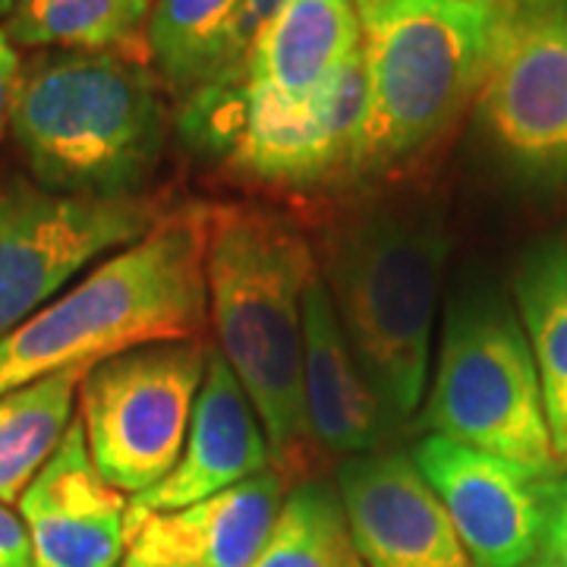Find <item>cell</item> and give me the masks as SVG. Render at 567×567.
Segmentation results:
<instances>
[{"instance_id":"8","label":"cell","mask_w":567,"mask_h":567,"mask_svg":"<svg viewBox=\"0 0 567 567\" xmlns=\"http://www.w3.org/2000/svg\"><path fill=\"white\" fill-rule=\"evenodd\" d=\"M212 347L158 341L92 365L80 385V423L92 464L123 495L158 486L181 461Z\"/></svg>"},{"instance_id":"12","label":"cell","mask_w":567,"mask_h":567,"mask_svg":"<svg viewBox=\"0 0 567 567\" xmlns=\"http://www.w3.org/2000/svg\"><path fill=\"white\" fill-rule=\"evenodd\" d=\"M334 486L363 567H476L406 451L341 461Z\"/></svg>"},{"instance_id":"10","label":"cell","mask_w":567,"mask_h":567,"mask_svg":"<svg viewBox=\"0 0 567 567\" xmlns=\"http://www.w3.org/2000/svg\"><path fill=\"white\" fill-rule=\"evenodd\" d=\"M473 121L527 183H567V0H498Z\"/></svg>"},{"instance_id":"9","label":"cell","mask_w":567,"mask_h":567,"mask_svg":"<svg viewBox=\"0 0 567 567\" xmlns=\"http://www.w3.org/2000/svg\"><path fill=\"white\" fill-rule=\"evenodd\" d=\"M174 208L158 196L85 199L0 183V341L61 297L85 268L142 240Z\"/></svg>"},{"instance_id":"7","label":"cell","mask_w":567,"mask_h":567,"mask_svg":"<svg viewBox=\"0 0 567 567\" xmlns=\"http://www.w3.org/2000/svg\"><path fill=\"white\" fill-rule=\"evenodd\" d=\"M363 117L365 66L360 54L303 99L240 80L208 82L183 104L181 133L199 152L221 155L246 181L306 189L353 177Z\"/></svg>"},{"instance_id":"17","label":"cell","mask_w":567,"mask_h":567,"mask_svg":"<svg viewBox=\"0 0 567 567\" xmlns=\"http://www.w3.org/2000/svg\"><path fill=\"white\" fill-rule=\"evenodd\" d=\"M360 54L363 29L353 0H284L240 63L218 80H240L287 99H303Z\"/></svg>"},{"instance_id":"25","label":"cell","mask_w":567,"mask_h":567,"mask_svg":"<svg viewBox=\"0 0 567 567\" xmlns=\"http://www.w3.org/2000/svg\"><path fill=\"white\" fill-rule=\"evenodd\" d=\"M0 567H32V543L20 511L0 502Z\"/></svg>"},{"instance_id":"18","label":"cell","mask_w":567,"mask_h":567,"mask_svg":"<svg viewBox=\"0 0 567 567\" xmlns=\"http://www.w3.org/2000/svg\"><path fill=\"white\" fill-rule=\"evenodd\" d=\"M514 303L539 372L555 454L567 466V237L536 246L520 262Z\"/></svg>"},{"instance_id":"28","label":"cell","mask_w":567,"mask_h":567,"mask_svg":"<svg viewBox=\"0 0 567 567\" xmlns=\"http://www.w3.org/2000/svg\"><path fill=\"white\" fill-rule=\"evenodd\" d=\"M347 567H363V565H360V558H353V561H350V565H347Z\"/></svg>"},{"instance_id":"19","label":"cell","mask_w":567,"mask_h":567,"mask_svg":"<svg viewBox=\"0 0 567 567\" xmlns=\"http://www.w3.org/2000/svg\"><path fill=\"white\" fill-rule=\"evenodd\" d=\"M155 0H20L0 25L13 48L140 58Z\"/></svg>"},{"instance_id":"2","label":"cell","mask_w":567,"mask_h":567,"mask_svg":"<svg viewBox=\"0 0 567 567\" xmlns=\"http://www.w3.org/2000/svg\"><path fill=\"white\" fill-rule=\"evenodd\" d=\"M205 322V208H183L0 341V394L61 369H92L133 347L196 341Z\"/></svg>"},{"instance_id":"14","label":"cell","mask_w":567,"mask_h":567,"mask_svg":"<svg viewBox=\"0 0 567 567\" xmlns=\"http://www.w3.org/2000/svg\"><path fill=\"white\" fill-rule=\"evenodd\" d=\"M287 498V473L268 466L205 502L126 514L121 567H249Z\"/></svg>"},{"instance_id":"5","label":"cell","mask_w":567,"mask_h":567,"mask_svg":"<svg viewBox=\"0 0 567 567\" xmlns=\"http://www.w3.org/2000/svg\"><path fill=\"white\" fill-rule=\"evenodd\" d=\"M363 29L365 117L353 181L416 158L473 104L498 0H353Z\"/></svg>"},{"instance_id":"3","label":"cell","mask_w":567,"mask_h":567,"mask_svg":"<svg viewBox=\"0 0 567 567\" xmlns=\"http://www.w3.org/2000/svg\"><path fill=\"white\" fill-rule=\"evenodd\" d=\"M447 230L423 205H363L322 234L319 278L388 416H420Z\"/></svg>"},{"instance_id":"24","label":"cell","mask_w":567,"mask_h":567,"mask_svg":"<svg viewBox=\"0 0 567 567\" xmlns=\"http://www.w3.org/2000/svg\"><path fill=\"white\" fill-rule=\"evenodd\" d=\"M529 567H567V476L558 486L555 507L548 517V527L543 533V543Z\"/></svg>"},{"instance_id":"22","label":"cell","mask_w":567,"mask_h":567,"mask_svg":"<svg viewBox=\"0 0 567 567\" xmlns=\"http://www.w3.org/2000/svg\"><path fill=\"white\" fill-rule=\"evenodd\" d=\"M357 558L334 483L306 480L287 492L278 520L249 567H347Z\"/></svg>"},{"instance_id":"1","label":"cell","mask_w":567,"mask_h":567,"mask_svg":"<svg viewBox=\"0 0 567 567\" xmlns=\"http://www.w3.org/2000/svg\"><path fill=\"white\" fill-rule=\"evenodd\" d=\"M319 275L290 218L256 205L205 208V287L218 353L262 420L275 466L303 470V306Z\"/></svg>"},{"instance_id":"15","label":"cell","mask_w":567,"mask_h":567,"mask_svg":"<svg viewBox=\"0 0 567 567\" xmlns=\"http://www.w3.org/2000/svg\"><path fill=\"white\" fill-rule=\"evenodd\" d=\"M268 466H275V461L262 420L230 365L212 347L181 461L158 486L130 498V514L136 517L196 505L218 492L240 486Z\"/></svg>"},{"instance_id":"20","label":"cell","mask_w":567,"mask_h":567,"mask_svg":"<svg viewBox=\"0 0 567 567\" xmlns=\"http://www.w3.org/2000/svg\"><path fill=\"white\" fill-rule=\"evenodd\" d=\"M85 365L41 375L0 394V502L17 505L73 423Z\"/></svg>"},{"instance_id":"11","label":"cell","mask_w":567,"mask_h":567,"mask_svg":"<svg viewBox=\"0 0 567 567\" xmlns=\"http://www.w3.org/2000/svg\"><path fill=\"white\" fill-rule=\"evenodd\" d=\"M410 457L439 495L473 565L524 567L536 558L565 470H533L442 435H423Z\"/></svg>"},{"instance_id":"26","label":"cell","mask_w":567,"mask_h":567,"mask_svg":"<svg viewBox=\"0 0 567 567\" xmlns=\"http://www.w3.org/2000/svg\"><path fill=\"white\" fill-rule=\"evenodd\" d=\"M20 54L7 32L0 29V136L10 130V114H13V99H17V82H20Z\"/></svg>"},{"instance_id":"4","label":"cell","mask_w":567,"mask_h":567,"mask_svg":"<svg viewBox=\"0 0 567 567\" xmlns=\"http://www.w3.org/2000/svg\"><path fill=\"white\" fill-rule=\"evenodd\" d=\"M10 133L41 189L140 196L167 142L148 63L107 51H48L20 70Z\"/></svg>"},{"instance_id":"21","label":"cell","mask_w":567,"mask_h":567,"mask_svg":"<svg viewBox=\"0 0 567 567\" xmlns=\"http://www.w3.org/2000/svg\"><path fill=\"white\" fill-rule=\"evenodd\" d=\"M244 0H155L145 25L148 61L174 95H193L224 70L227 32Z\"/></svg>"},{"instance_id":"27","label":"cell","mask_w":567,"mask_h":567,"mask_svg":"<svg viewBox=\"0 0 567 567\" xmlns=\"http://www.w3.org/2000/svg\"><path fill=\"white\" fill-rule=\"evenodd\" d=\"M17 3H20V0H0V22H7V17L13 13Z\"/></svg>"},{"instance_id":"29","label":"cell","mask_w":567,"mask_h":567,"mask_svg":"<svg viewBox=\"0 0 567 567\" xmlns=\"http://www.w3.org/2000/svg\"><path fill=\"white\" fill-rule=\"evenodd\" d=\"M524 567H529V565H524Z\"/></svg>"},{"instance_id":"13","label":"cell","mask_w":567,"mask_h":567,"mask_svg":"<svg viewBox=\"0 0 567 567\" xmlns=\"http://www.w3.org/2000/svg\"><path fill=\"white\" fill-rule=\"evenodd\" d=\"M17 507L29 529L32 567H121L130 498L92 464L80 416Z\"/></svg>"},{"instance_id":"6","label":"cell","mask_w":567,"mask_h":567,"mask_svg":"<svg viewBox=\"0 0 567 567\" xmlns=\"http://www.w3.org/2000/svg\"><path fill=\"white\" fill-rule=\"evenodd\" d=\"M416 425L514 464L567 470L555 454L527 331L495 297H466L447 312Z\"/></svg>"},{"instance_id":"23","label":"cell","mask_w":567,"mask_h":567,"mask_svg":"<svg viewBox=\"0 0 567 567\" xmlns=\"http://www.w3.org/2000/svg\"><path fill=\"white\" fill-rule=\"evenodd\" d=\"M284 0H244L240 3V10H237V20L230 25V32H227V48H224V70L218 76H224L227 70H234L240 58L246 54V48L252 44V39L262 32V25L278 10H281ZM215 82V80H212Z\"/></svg>"},{"instance_id":"16","label":"cell","mask_w":567,"mask_h":567,"mask_svg":"<svg viewBox=\"0 0 567 567\" xmlns=\"http://www.w3.org/2000/svg\"><path fill=\"white\" fill-rule=\"evenodd\" d=\"M303 406L312 447L341 461L385 451L401 435L357 363L319 275L303 306Z\"/></svg>"}]
</instances>
